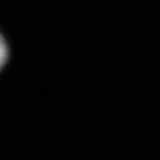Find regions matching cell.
Segmentation results:
<instances>
[{"mask_svg": "<svg viewBox=\"0 0 160 160\" xmlns=\"http://www.w3.org/2000/svg\"><path fill=\"white\" fill-rule=\"evenodd\" d=\"M6 59H8V45H6L3 36L0 34V68L5 65Z\"/></svg>", "mask_w": 160, "mask_h": 160, "instance_id": "6da1fadb", "label": "cell"}]
</instances>
